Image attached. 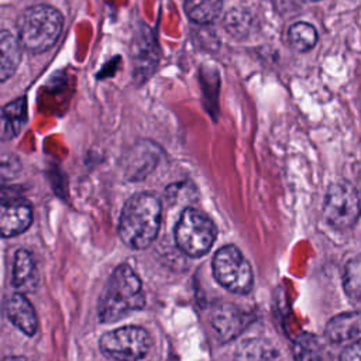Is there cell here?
<instances>
[{"instance_id": "6da1fadb", "label": "cell", "mask_w": 361, "mask_h": 361, "mask_svg": "<svg viewBox=\"0 0 361 361\" xmlns=\"http://www.w3.org/2000/svg\"><path fill=\"white\" fill-rule=\"evenodd\" d=\"M161 223V202L152 193H137L123 207L118 234L131 248H145L157 237Z\"/></svg>"}, {"instance_id": "7a4b0ae2", "label": "cell", "mask_w": 361, "mask_h": 361, "mask_svg": "<svg viewBox=\"0 0 361 361\" xmlns=\"http://www.w3.org/2000/svg\"><path fill=\"white\" fill-rule=\"evenodd\" d=\"M145 298L141 289V281L128 265L117 267L99 302V319L110 323L121 319L133 310L144 306Z\"/></svg>"}, {"instance_id": "3957f363", "label": "cell", "mask_w": 361, "mask_h": 361, "mask_svg": "<svg viewBox=\"0 0 361 361\" xmlns=\"http://www.w3.org/2000/svg\"><path fill=\"white\" fill-rule=\"evenodd\" d=\"M62 14L45 4H37L25 8L18 21V41L31 52H44L49 49L62 31Z\"/></svg>"}, {"instance_id": "277c9868", "label": "cell", "mask_w": 361, "mask_h": 361, "mask_svg": "<svg viewBox=\"0 0 361 361\" xmlns=\"http://www.w3.org/2000/svg\"><path fill=\"white\" fill-rule=\"evenodd\" d=\"M216 238L213 221L202 212L188 207L175 226L178 247L190 257H202L212 248Z\"/></svg>"}, {"instance_id": "5b68a950", "label": "cell", "mask_w": 361, "mask_h": 361, "mask_svg": "<svg viewBox=\"0 0 361 361\" xmlns=\"http://www.w3.org/2000/svg\"><path fill=\"white\" fill-rule=\"evenodd\" d=\"M361 214V199L354 185L345 179L330 185L324 204V220L337 230L353 227Z\"/></svg>"}, {"instance_id": "8992f818", "label": "cell", "mask_w": 361, "mask_h": 361, "mask_svg": "<svg viewBox=\"0 0 361 361\" xmlns=\"http://www.w3.org/2000/svg\"><path fill=\"white\" fill-rule=\"evenodd\" d=\"M213 274L217 282L234 293H248L252 288V271L235 245H224L214 254Z\"/></svg>"}, {"instance_id": "52a82bcc", "label": "cell", "mask_w": 361, "mask_h": 361, "mask_svg": "<svg viewBox=\"0 0 361 361\" xmlns=\"http://www.w3.org/2000/svg\"><path fill=\"white\" fill-rule=\"evenodd\" d=\"M149 334L142 327L126 326L107 331L100 338L102 351L117 361H137L149 348Z\"/></svg>"}, {"instance_id": "ba28073f", "label": "cell", "mask_w": 361, "mask_h": 361, "mask_svg": "<svg viewBox=\"0 0 361 361\" xmlns=\"http://www.w3.org/2000/svg\"><path fill=\"white\" fill-rule=\"evenodd\" d=\"M32 221V210L24 199L4 200L0 206V231L3 237H13L25 231Z\"/></svg>"}, {"instance_id": "9c48e42d", "label": "cell", "mask_w": 361, "mask_h": 361, "mask_svg": "<svg viewBox=\"0 0 361 361\" xmlns=\"http://www.w3.org/2000/svg\"><path fill=\"white\" fill-rule=\"evenodd\" d=\"M326 338L333 344H341L361 336V312H344L331 317L324 329Z\"/></svg>"}, {"instance_id": "30bf717a", "label": "cell", "mask_w": 361, "mask_h": 361, "mask_svg": "<svg viewBox=\"0 0 361 361\" xmlns=\"http://www.w3.org/2000/svg\"><path fill=\"white\" fill-rule=\"evenodd\" d=\"M6 313L10 322L27 336L35 334L38 326L35 310L23 293H14L8 298L6 303Z\"/></svg>"}, {"instance_id": "8fae6325", "label": "cell", "mask_w": 361, "mask_h": 361, "mask_svg": "<svg viewBox=\"0 0 361 361\" xmlns=\"http://www.w3.org/2000/svg\"><path fill=\"white\" fill-rule=\"evenodd\" d=\"M245 322V314L230 303L219 307L212 316L213 329L223 340H231L238 336L244 329Z\"/></svg>"}, {"instance_id": "7c38bea8", "label": "cell", "mask_w": 361, "mask_h": 361, "mask_svg": "<svg viewBox=\"0 0 361 361\" xmlns=\"http://www.w3.org/2000/svg\"><path fill=\"white\" fill-rule=\"evenodd\" d=\"M235 361H281L278 350L267 340L248 338L240 343L235 351Z\"/></svg>"}, {"instance_id": "4fadbf2b", "label": "cell", "mask_w": 361, "mask_h": 361, "mask_svg": "<svg viewBox=\"0 0 361 361\" xmlns=\"http://www.w3.org/2000/svg\"><path fill=\"white\" fill-rule=\"evenodd\" d=\"M27 117L25 97H18L14 102L6 104L1 110V140L7 141L16 137L23 128Z\"/></svg>"}, {"instance_id": "5bb4252c", "label": "cell", "mask_w": 361, "mask_h": 361, "mask_svg": "<svg viewBox=\"0 0 361 361\" xmlns=\"http://www.w3.org/2000/svg\"><path fill=\"white\" fill-rule=\"evenodd\" d=\"M21 59V44L8 31H1L0 35V80H7L18 66Z\"/></svg>"}, {"instance_id": "9a60e30c", "label": "cell", "mask_w": 361, "mask_h": 361, "mask_svg": "<svg viewBox=\"0 0 361 361\" xmlns=\"http://www.w3.org/2000/svg\"><path fill=\"white\" fill-rule=\"evenodd\" d=\"M223 8V0H185V13L196 24L213 23Z\"/></svg>"}, {"instance_id": "2e32d148", "label": "cell", "mask_w": 361, "mask_h": 361, "mask_svg": "<svg viewBox=\"0 0 361 361\" xmlns=\"http://www.w3.org/2000/svg\"><path fill=\"white\" fill-rule=\"evenodd\" d=\"M295 361H326L323 343L310 333L300 334L293 343Z\"/></svg>"}, {"instance_id": "e0dca14e", "label": "cell", "mask_w": 361, "mask_h": 361, "mask_svg": "<svg viewBox=\"0 0 361 361\" xmlns=\"http://www.w3.org/2000/svg\"><path fill=\"white\" fill-rule=\"evenodd\" d=\"M289 45L298 52H306L312 49L317 42L316 28L305 21L295 23L288 31Z\"/></svg>"}, {"instance_id": "ac0fdd59", "label": "cell", "mask_w": 361, "mask_h": 361, "mask_svg": "<svg viewBox=\"0 0 361 361\" xmlns=\"http://www.w3.org/2000/svg\"><path fill=\"white\" fill-rule=\"evenodd\" d=\"M343 288L353 300H361V254L353 257L343 269Z\"/></svg>"}, {"instance_id": "d6986e66", "label": "cell", "mask_w": 361, "mask_h": 361, "mask_svg": "<svg viewBox=\"0 0 361 361\" xmlns=\"http://www.w3.org/2000/svg\"><path fill=\"white\" fill-rule=\"evenodd\" d=\"M34 259L27 250H18L14 255L13 268V285L16 288H25L34 275Z\"/></svg>"}, {"instance_id": "ffe728a7", "label": "cell", "mask_w": 361, "mask_h": 361, "mask_svg": "<svg viewBox=\"0 0 361 361\" xmlns=\"http://www.w3.org/2000/svg\"><path fill=\"white\" fill-rule=\"evenodd\" d=\"M224 27L234 37H245L251 28V17L244 10L233 8L224 18Z\"/></svg>"}, {"instance_id": "44dd1931", "label": "cell", "mask_w": 361, "mask_h": 361, "mask_svg": "<svg viewBox=\"0 0 361 361\" xmlns=\"http://www.w3.org/2000/svg\"><path fill=\"white\" fill-rule=\"evenodd\" d=\"M338 361H361V338L350 343L340 354Z\"/></svg>"}, {"instance_id": "7402d4cb", "label": "cell", "mask_w": 361, "mask_h": 361, "mask_svg": "<svg viewBox=\"0 0 361 361\" xmlns=\"http://www.w3.org/2000/svg\"><path fill=\"white\" fill-rule=\"evenodd\" d=\"M306 1H317V0H306Z\"/></svg>"}]
</instances>
